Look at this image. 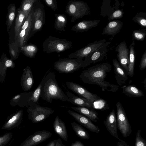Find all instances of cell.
Returning <instances> with one entry per match:
<instances>
[{
    "label": "cell",
    "mask_w": 146,
    "mask_h": 146,
    "mask_svg": "<svg viewBox=\"0 0 146 146\" xmlns=\"http://www.w3.org/2000/svg\"><path fill=\"white\" fill-rule=\"evenodd\" d=\"M122 142L124 144L125 146H129V145H128L125 141L122 140Z\"/></svg>",
    "instance_id": "45"
},
{
    "label": "cell",
    "mask_w": 146,
    "mask_h": 146,
    "mask_svg": "<svg viewBox=\"0 0 146 146\" xmlns=\"http://www.w3.org/2000/svg\"><path fill=\"white\" fill-rule=\"evenodd\" d=\"M117 146H125L122 142V140L120 139L119 140L117 143Z\"/></svg>",
    "instance_id": "44"
},
{
    "label": "cell",
    "mask_w": 146,
    "mask_h": 146,
    "mask_svg": "<svg viewBox=\"0 0 146 146\" xmlns=\"http://www.w3.org/2000/svg\"><path fill=\"white\" fill-rule=\"evenodd\" d=\"M34 10L32 35L40 30L45 22V14L43 5L37 0L33 6Z\"/></svg>",
    "instance_id": "7"
},
{
    "label": "cell",
    "mask_w": 146,
    "mask_h": 146,
    "mask_svg": "<svg viewBox=\"0 0 146 146\" xmlns=\"http://www.w3.org/2000/svg\"><path fill=\"white\" fill-rule=\"evenodd\" d=\"M111 68V65L108 62L100 63L82 71L79 77L84 83L99 86L103 91L116 92L119 86L105 80L107 74Z\"/></svg>",
    "instance_id": "1"
},
{
    "label": "cell",
    "mask_w": 146,
    "mask_h": 146,
    "mask_svg": "<svg viewBox=\"0 0 146 146\" xmlns=\"http://www.w3.org/2000/svg\"><path fill=\"white\" fill-rule=\"evenodd\" d=\"M41 82H40L36 88L33 92L31 98L30 99L29 103L31 106L37 104L38 102L41 92Z\"/></svg>",
    "instance_id": "34"
},
{
    "label": "cell",
    "mask_w": 146,
    "mask_h": 146,
    "mask_svg": "<svg viewBox=\"0 0 146 146\" xmlns=\"http://www.w3.org/2000/svg\"><path fill=\"white\" fill-rule=\"evenodd\" d=\"M71 146H84V144L79 141H76L74 143H72Z\"/></svg>",
    "instance_id": "40"
},
{
    "label": "cell",
    "mask_w": 146,
    "mask_h": 146,
    "mask_svg": "<svg viewBox=\"0 0 146 146\" xmlns=\"http://www.w3.org/2000/svg\"><path fill=\"white\" fill-rule=\"evenodd\" d=\"M52 135L51 132L46 130L36 132L28 137L20 146H35L49 138Z\"/></svg>",
    "instance_id": "13"
},
{
    "label": "cell",
    "mask_w": 146,
    "mask_h": 146,
    "mask_svg": "<svg viewBox=\"0 0 146 146\" xmlns=\"http://www.w3.org/2000/svg\"><path fill=\"white\" fill-rule=\"evenodd\" d=\"M21 52L26 56L30 58L35 57L38 51L37 46L34 44H30L21 47Z\"/></svg>",
    "instance_id": "30"
},
{
    "label": "cell",
    "mask_w": 146,
    "mask_h": 146,
    "mask_svg": "<svg viewBox=\"0 0 146 146\" xmlns=\"http://www.w3.org/2000/svg\"><path fill=\"white\" fill-rule=\"evenodd\" d=\"M141 130L137 131L135 138V146H146V141L141 135Z\"/></svg>",
    "instance_id": "37"
},
{
    "label": "cell",
    "mask_w": 146,
    "mask_h": 146,
    "mask_svg": "<svg viewBox=\"0 0 146 146\" xmlns=\"http://www.w3.org/2000/svg\"><path fill=\"white\" fill-rule=\"evenodd\" d=\"M104 123L107 130L113 137L119 140L117 133V126L114 110L113 109L107 116Z\"/></svg>",
    "instance_id": "16"
},
{
    "label": "cell",
    "mask_w": 146,
    "mask_h": 146,
    "mask_svg": "<svg viewBox=\"0 0 146 146\" xmlns=\"http://www.w3.org/2000/svg\"><path fill=\"white\" fill-rule=\"evenodd\" d=\"M122 88L123 93L127 96L140 97L144 95L142 91L134 85H124Z\"/></svg>",
    "instance_id": "25"
},
{
    "label": "cell",
    "mask_w": 146,
    "mask_h": 146,
    "mask_svg": "<svg viewBox=\"0 0 146 146\" xmlns=\"http://www.w3.org/2000/svg\"><path fill=\"white\" fill-rule=\"evenodd\" d=\"M11 132L6 133L0 136V146H5L12 137Z\"/></svg>",
    "instance_id": "35"
},
{
    "label": "cell",
    "mask_w": 146,
    "mask_h": 146,
    "mask_svg": "<svg viewBox=\"0 0 146 146\" xmlns=\"http://www.w3.org/2000/svg\"><path fill=\"white\" fill-rule=\"evenodd\" d=\"M132 20L142 28L146 27V13L140 12L137 13L133 18Z\"/></svg>",
    "instance_id": "32"
},
{
    "label": "cell",
    "mask_w": 146,
    "mask_h": 146,
    "mask_svg": "<svg viewBox=\"0 0 146 146\" xmlns=\"http://www.w3.org/2000/svg\"><path fill=\"white\" fill-rule=\"evenodd\" d=\"M72 42L65 39H61L50 36L43 42L42 46L44 52L47 53H60L72 47Z\"/></svg>",
    "instance_id": "3"
},
{
    "label": "cell",
    "mask_w": 146,
    "mask_h": 146,
    "mask_svg": "<svg viewBox=\"0 0 146 146\" xmlns=\"http://www.w3.org/2000/svg\"><path fill=\"white\" fill-rule=\"evenodd\" d=\"M124 13L123 9H118L115 11L109 17L108 19L109 21H111L113 20H116L122 18Z\"/></svg>",
    "instance_id": "36"
},
{
    "label": "cell",
    "mask_w": 146,
    "mask_h": 146,
    "mask_svg": "<svg viewBox=\"0 0 146 146\" xmlns=\"http://www.w3.org/2000/svg\"><path fill=\"white\" fill-rule=\"evenodd\" d=\"M71 108L74 110L87 117L93 121L96 122L99 119L98 114L91 108L79 106H72Z\"/></svg>",
    "instance_id": "23"
},
{
    "label": "cell",
    "mask_w": 146,
    "mask_h": 146,
    "mask_svg": "<svg viewBox=\"0 0 146 146\" xmlns=\"http://www.w3.org/2000/svg\"><path fill=\"white\" fill-rule=\"evenodd\" d=\"M56 140L55 139L50 141L46 146H55Z\"/></svg>",
    "instance_id": "43"
},
{
    "label": "cell",
    "mask_w": 146,
    "mask_h": 146,
    "mask_svg": "<svg viewBox=\"0 0 146 146\" xmlns=\"http://www.w3.org/2000/svg\"><path fill=\"white\" fill-rule=\"evenodd\" d=\"M37 0H24L22 2L20 9L24 13L27 17L33 7Z\"/></svg>",
    "instance_id": "31"
},
{
    "label": "cell",
    "mask_w": 146,
    "mask_h": 146,
    "mask_svg": "<svg viewBox=\"0 0 146 146\" xmlns=\"http://www.w3.org/2000/svg\"><path fill=\"white\" fill-rule=\"evenodd\" d=\"M119 64L127 72L129 64V50L125 40L121 42L115 48Z\"/></svg>",
    "instance_id": "14"
},
{
    "label": "cell",
    "mask_w": 146,
    "mask_h": 146,
    "mask_svg": "<svg viewBox=\"0 0 146 146\" xmlns=\"http://www.w3.org/2000/svg\"><path fill=\"white\" fill-rule=\"evenodd\" d=\"M135 43L134 40L129 46V54L127 74L129 76L132 77L134 74V65L135 59Z\"/></svg>",
    "instance_id": "24"
},
{
    "label": "cell",
    "mask_w": 146,
    "mask_h": 146,
    "mask_svg": "<svg viewBox=\"0 0 146 146\" xmlns=\"http://www.w3.org/2000/svg\"><path fill=\"white\" fill-rule=\"evenodd\" d=\"M55 73L48 72L41 81L40 97L46 102L51 103L53 99L59 100L72 103V100L64 93L57 83Z\"/></svg>",
    "instance_id": "2"
},
{
    "label": "cell",
    "mask_w": 146,
    "mask_h": 146,
    "mask_svg": "<svg viewBox=\"0 0 146 146\" xmlns=\"http://www.w3.org/2000/svg\"><path fill=\"white\" fill-rule=\"evenodd\" d=\"M54 112L51 108L37 104L32 106L29 110V118L33 123L44 121Z\"/></svg>",
    "instance_id": "8"
},
{
    "label": "cell",
    "mask_w": 146,
    "mask_h": 146,
    "mask_svg": "<svg viewBox=\"0 0 146 146\" xmlns=\"http://www.w3.org/2000/svg\"><path fill=\"white\" fill-rule=\"evenodd\" d=\"M146 78L145 79V80H144V83L145 84V89L146 90Z\"/></svg>",
    "instance_id": "46"
},
{
    "label": "cell",
    "mask_w": 146,
    "mask_h": 146,
    "mask_svg": "<svg viewBox=\"0 0 146 146\" xmlns=\"http://www.w3.org/2000/svg\"><path fill=\"white\" fill-rule=\"evenodd\" d=\"M100 20H83L74 25L72 28L73 31L76 32H82L97 27Z\"/></svg>",
    "instance_id": "19"
},
{
    "label": "cell",
    "mask_w": 146,
    "mask_h": 146,
    "mask_svg": "<svg viewBox=\"0 0 146 146\" xmlns=\"http://www.w3.org/2000/svg\"><path fill=\"white\" fill-rule=\"evenodd\" d=\"M146 36V28L135 30L132 32L133 40L143 41Z\"/></svg>",
    "instance_id": "33"
},
{
    "label": "cell",
    "mask_w": 146,
    "mask_h": 146,
    "mask_svg": "<svg viewBox=\"0 0 146 146\" xmlns=\"http://www.w3.org/2000/svg\"><path fill=\"white\" fill-rule=\"evenodd\" d=\"M117 128L124 137H129L132 133L131 126L121 104L119 102L116 104Z\"/></svg>",
    "instance_id": "6"
},
{
    "label": "cell",
    "mask_w": 146,
    "mask_h": 146,
    "mask_svg": "<svg viewBox=\"0 0 146 146\" xmlns=\"http://www.w3.org/2000/svg\"><path fill=\"white\" fill-rule=\"evenodd\" d=\"M27 17L20 9H19L17 11V14L14 27L15 39V40L17 38L21 28Z\"/></svg>",
    "instance_id": "26"
},
{
    "label": "cell",
    "mask_w": 146,
    "mask_h": 146,
    "mask_svg": "<svg viewBox=\"0 0 146 146\" xmlns=\"http://www.w3.org/2000/svg\"><path fill=\"white\" fill-rule=\"evenodd\" d=\"M71 125L73 129L78 137L87 140L90 139L89 133L81 125L75 122H72Z\"/></svg>",
    "instance_id": "28"
},
{
    "label": "cell",
    "mask_w": 146,
    "mask_h": 146,
    "mask_svg": "<svg viewBox=\"0 0 146 146\" xmlns=\"http://www.w3.org/2000/svg\"><path fill=\"white\" fill-rule=\"evenodd\" d=\"M66 84L68 89L80 97L84 98L93 103L101 99L96 94L90 92L85 88L77 83L67 81L66 82Z\"/></svg>",
    "instance_id": "11"
},
{
    "label": "cell",
    "mask_w": 146,
    "mask_h": 146,
    "mask_svg": "<svg viewBox=\"0 0 146 146\" xmlns=\"http://www.w3.org/2000/svg\"><path fill=\"white\" fill-rule=\"evenodd\" d=\"M16 13V7L15 4H10L8 7V13L7 16L6 24L7 31H8L11 28L15 19Z\"/></svg>",
    "instance_id": "29"
},
{
    "label": "cell",
    "mask_w": 146,
    "mask_h": 146,
    "mask_svg": "<svg viewBox=\"0 0 146 146\" xmlns=\"http://www.w3.org/2000/svg\"><path fill=\"white\" fill-rule=\"evenodd\" d=\"M112 7L110 5V0H104L101 8L100 15L104 17H109L115 11L118 9L119 3L117 0Z\"/></svg>",
    "instance_id": "21"
},
{
    "label": "cell",
    "mask_w": 146,
    "mask_h": 146,
    "mask_svg": "<svg viewBox=\"0 0 146 146\" xmlns=\"http://www.w3.org/2000/svg\"><path fill=\"white\" fill-rule=\"evenodd\" d=\"M66 95L72 100V103L78 106L92 108L93 107V103L83 98L76 96L67 91Z\"/></svg>",
    "instance_id": "22"
},
{
    "label": "cell",
    "mask_w": 146,
    "mask_h": 146,
    "mask_svg": "<svg viewBox=\"0 0 146 146\" xmlns=\"http://www.w3.org/2000/svg\"><path fill=\"white\" fill-rule=\"evenodd\" d=\"M20 97V95H18L17 96H16L15 97V98L14 99H16L19 98Z\"/></svg>",
    "instance_id": "47"
},
{
    "label": "cell",
    "mask_w": 146,
    "mask_h": 146,
    "mask_svg": "<svg viewBox=\"0 0 146 146\" xmlns=\"http://www.w3.org/2000/svg\"><path fill=\"white\" fill-rule=\"evenodd\" d=\"M54 130L58 136L66 141H68V135L64 123L57 115L53 123Z\"/></svg>",
    "instance_id": "20"
},
{
    "label": "cell",
    "mask_w": 146,
    "mask_h": 146,
    "mask_svg": "<svg viewBox=\"0 0 146 146\" xmlns=\"http://www.w3.org/2000/svg\"><path fill=\"white\" fill-rule=\"evenodd\" d=\"M68 112L76 121L90 131L97 133L100 131L98 127L94 124L88 118L70 110H69Z\"/></svg>",
    "instance_id": "15"
},
{
    "label": "cell",
    "mask_w": 146,
    "mask_h": 146,
    "mask_svg": "<svg viewBox=\"0 0 146 146\" xmlns=\"http://www.w3.org/2000/svg\"><path fill=\"white\" fill-rule=\"evenodd\" d=\"M12 64V62L11 60H7L5 63V65L6 66L8 67H10L11 66Z\"/></svg>",
    "instance_id": "42"
},
{
    "label": "cell",
    "mask_w": 146,
    "mask_h": 146,
    "mask_svg": "<svg viewBox=\"0 0 146 146\" xmlns=\"http://www.w3.org/2000/svg\"><path fill=\"white\" fill-rule=\"evenodd\" d=\"M83 58H64L60 59L54 64L55 69L60 73H69L74 72L82 68Z\"/></svg>",
    "instance_id": "5"
},
{
    "label": "cell",
    "mask_w": 146,
    "mask_h": 146,
    "mask_svg": "<svg viewBox=\"0 0 146 146\" xmlns=\"http://www.w3.org/2000/svg\"><path fill=\"white\" fill-rule=\"evenodd\" d=\"M44 1L48 6L54 11L58 8L57 1L56 0H45Z\"/></svg>",
    "instance_id": "38"
},
{
    "label": "cell",
    "mask_w": 146,
    "mask_h": 146,
    "mask_svg": "<svg viewBox=\"0 0 146 146\" xmlns=\"http://www.w3.org/2000/svg\"><path fill=\"white\" fill-rule=\"evenodd\" d=\"M33 7L19 33L17 38L21 47L25 45V43L31 34L33 27Z\"/></svg>",
    "instance_id": "10"
},
{
    "label": "cell",
    "mask_w": 146,
    "mask_h": 146,
    "mask_svg": "<svg viewBox=\"0 0 146 146\" xmlns=\"http://www.w3.org/2000/svg\"><path fill=\"white\" fill-rule=\"evenodd\" d=\"M65 12L71 17V22L89 15L90 9L85 2L81 1H69L66 6Z\"/></svg>",
    "instance_id": "4"
},
{
    "label": "cell",
    "mask_w": 146,
    "mask_h": 146,
    "mask_svg": "<svg viewBox=\"0 0 146 146\" xmlns=\"http://www.w3.org/2000/svg\"><path fill=\"white\" fill-rule=\"evenodd\" d=\"M123 25V23L119 20L110 21L104 28L102 35H108L114 37L120 31Z\"/></svg>",
    "instance_id": "17"
},
{
    "label": "cell",
    "mask_w": 146,
    "mask_h": 146,
    "mask_svg": "<svg viewBox=\"0 0 146 146\" xmlns=\"http://www.w3.org/2000/svg\"><path fill=\"white\" fill-rule=\"evenodd\" d=\"M55 19L54 28L60 31H65V28L66 27L67 20L64 14H56L54 15Z\"/></svg>",
    "instance_id": "27"
},
{
    "label": "cell",
    "mask_w": 146,
    "mask_h": 146,
    "mask_svg": "<svg viewBox=\"0 0 146 146\" xmlns=\"http://www.w3.org/2000/svg\"><path fill=\"white\" fill-rule=\"evenodd\" d=\"M106 41V40L105 39L99 41H95L77 50L75 52L70 54L68 56V57L70 58H84L102 46Z\"/></svg>",
    "instance_id": "12"
},
{
    "label": "cell",
    "mask_w": 146,
    "mask_h": 146,
    "mask_svg": "<svg viewBox=\"0 0 146 146\" xmlns=\"http://www.w3.org/2000/svg\"><path fill=\"white\" fill-rule=\"evenodd\" d=\"M55 146H66L62 143L60 139L59 138L56 139Z\"/></svg>",
    "instance_id": "41"
},
{
    "label": "cell",
    "mask_w": 146,
    "mask_h": 146,
    "mask_svg": "<svg viewBox=\"0 0 146 146\" xmlns=\"http://www.w3.org/2000/svg\"><path fill=\"white\" fill-rule=\"evenodd\" d=\"M111 42H106L102 46L88 56L84 58L82 68H84L92 63L102 61L108 51V47Z\"/></svg>",
    "instance_id": "9"
},
{
    "label": "cell",
    "mask_w": 146,
    "mask_h": 146,
    "mask_svg": "<svg viewBox=\"0 0 146 146\" xmlns=\"http://www.w3.org/2000/svg\"><path fill=\"white\" fill-rule=\"evenodd\" d=\"M112 63L117 82L118 86L122 87L125 84L128 77L117 59H113Z\"/></svg>",
    "instance_id": "18"
},
{
    "label": "cell",
    "mask_w": 146,
    "mask_h": 146,
    "mask_svg": "<svg viewBox=\"0 0 146 146\" xmlns=\"http://www.w3.org/2000/svg\"><path fill=\"white\" fill-rule=\"evenodd\" d=\"M139 68L141 70H143L146 68V50L142 56L139 65Z\"/></svg>",
    "instance_id": "39"
}]
</instances>
